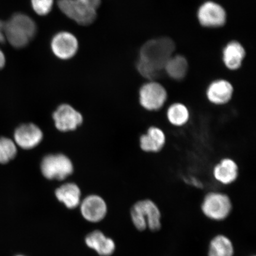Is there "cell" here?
<instances>
[{
	"label": "cell",
	"mask_w": 256,
	"mask_h": 256,
	"mask_svg": "<svg viewBox=\"0 0 256 256\" xmlns=\"http://www.w3.org/2000/svg\"><path fill=\"white\" fill-rule=\"evenodd\" d=\"M175 50L174 42L168 38L150 40L144 44L140 50L137 64L139 72L147 79H156L164 69L168 60Z\"/></svg>",
	"instance_id": "obj_1"
},
{
	"label": "cell",
	"mask_w": 256,
	"mask_h": 256,
	"mask_svg": "<svg viewBox=\"0 0 256 256\" xmlns=\"http://www.w3.org/2000/svg\"><path fill=\"white\" fill-rule=\"evenodd\" d=\"M234 249L232 242L224 235H218L211 240L208 256H233Z\"/></svg>",
	"instance_id": "obj_20"
},
{
	"label": "cell",
	"mask_w": 256,
	"mask_h": 256,
	"mask_svg": "<svg viewBox=\"0 0 256 256\" xmlns=\"http://www.w3.org/2000/svg\"><path fill=\"white\" fill-rule=\"evenodd\" d=\"M166 143V136L161 128L152 126L139 138V146L144 152L156 154L162 152Z\"/></svg>",
	"instance_id": "obj_13"
},
{
	"label": "cell",
	"mask_w": 256,
	"mask_h": 256,
	"mask_svg": "<svg viewBox=\"0 0 256 256\" xmlns=\"http://www.w3.org/2000/svg\"><path fill=\"white\" fill-rule=\"evenodd\" d=\"M162 217L158 204L150 199L138 200L131 208V220L134 226L140 232L147 227L152 232L159 231L162 228Z\"/></svg>",
	"instance_id": "obj_3"
},
{
	"label": "cell",
	"mask_w": 256,
	"mask_h": 256,
	"mask_svg": "<svg viewBox=\"0 0 256 256\" xmlns=\"http://www.w3.org/2000/svg\"></svg>",
	"instance_id": "obj_28"
},
{
	"label": "cell",
	"mask_w": 256,
	"mask_h": 256,
	"mask_svg": "<svg viewBox=\"0 0 256 256\" xmlns=\"http://www.w3.org/2000/svg\"><path fill=\"white\" fill-rule=\"evenodd\" d=\"M57 5L64 15L80 25L91 24L97 17V9L81 0H58Z\"/></svg>",
	"instance_id": "obj_6"
},
{
	"label": "cell",
	"mask_w": 256,
	"mask_h": 256,
	"mask_svg": "<svg viewBox=\"0 0 256 256\" xmlns=\"http://www.w3.org/2000/svg\"><path fill=\"white\" fill-rule=\"evenodd\" d=\"M52 117L56 129L60 132L74 130L83 122L82 114L68 104L60 105Z\"/></svg>",
	"instance_id": "obj_9"
},
{
	"label": "cell",
	"mask_w": 256,
	"mask_h": 256,
	"mask_svg": "<svg viewBox=\"0 0 256 256\" xmlns=\"http://www.w3.org/2000/svg\"><path fill=\"white\" fill-rule=\"evenodd\" d=\"M86 244L101 256H110L116 248L113 240L107 238L100 231H94L86 238Z\"/></svg>",
	"instance_id": "obj_16"
},
{
	"label": "cell",
	"mask_w": 256,
	"mask_h": 256,
	"mask_svg": "<svg viewBox=\"0 0 256 256\" xmlns=\"http://www.w3.org/2000/svg\"><path fill=\"white\" fill-rule=\"evenodd\" d=\"M15 144L24 150L35 148L43 140L44 134L40 128L34 124H21L15 130Z\"/></svg>",
	"instance_id": "obj_12"
},
{
	"label": "cell",
	"mask_w": 256,
	"mask_h": 256,
	"mask_svg": "<svg viewBox=\"0 0 256 256\" xmlns=\"http://www.w3.org/2000/svg\"><path fill=\"white\" fill-rule=\"evenodd\" d=\"M167 90L158 82H150L140 88L139 102L143 110L149 112H158L164 106L168 100Z\"/></svg>",
	"instance_id": "obj_7"
},
{
	"label": "cell",
	"mask_w": 256,
	"mask_h": 256,
	"mask_svg": "<svg viewBox=\"0 0 256 256\" xmlns=\"http://www.w3.org/2000/svg\"><path fill=\"white\" fill-rule=\"evenodd\" d=\"M18 150L14 142L8 138H0V163L6 164L14 159Z\"/></svg>",
	"instance_id": "obj_22"
},
{
	"label": "cell",
	"mask_w": 256,
	"mask_h": 256,
	"mask_svg": "<svg viewBox=\"0 0 256 256\" xmlns=\"http://www.w3.org/2000/svg\"><path fill=\"white\" fill-rule=\"evenodd\" d=\"M233 203L228 194L222 192L210 191L204 195L200 210L208 218L220 222L232 214Z\"/></svg>",
	"instance_id": "obj_4"
},
{
	"label": "cell",
	"mask_w": 256,
	"mask_h": 256,
	"mask_svg": "<svg viewBox=\"0 0 256 256\" xmlns=\"http://www.w3.org/2000/svg\"><path fill=\"white\" fill-rule=\"evenodd\" d=\"M80 206L82 216L88 222H100L106 216V203L103 198L98 195H89L81 201Z\"/></svg>",
	"instance_id": "obj_11"
},
{
	"label": "cell",
	"mask_w": 256,
	"mask_h": 256,
	"mask_svg": "<svg viewBox=\"0 0 256 256\" xmlns=\"http://www.w3.org/2000/svg\"><path fill=\"white\" fill-rule=\"evenodd\" d=\"M245 56L244 47L236 41L227 44L223 50V62L227 68L231 70L240 68Z\"/></svg>",
	"instance_id": "obj_18"
},
{
	"label": "cell",
	"mask_w": 256,
	"mask_h": 256,
	"mask_svg": "<svg viewBox=\"0 0 256 256\" xmlns=\"http://www.w3.org/2000/svg\"><path fill=\"white\" fill-rule=\"evenodd\" d=\"M234 94L233 86L225 80H218L208 86L206 96L211 104L222 106L232 100Z\"/></svg>",
	"instance_id": "obj_15"
},
{
	"label": "cell",
	"mask_w": 256,
	"mask_h": 256,
	"mask_svg": "<svg viewBox=\"0 0 256 256\" xmlns=\"http://www.w3.org/2000/svg\"><path fill=\"white\" fill-rule=\"evenodd\" d=\"M92 7L97 9L101 4V0H81Z\"/></svg>",
	"instance_id": "obj_24"
},
{
	"label": "cell",
	"mask_w": 256,
	"mask_h": 256,
	"mask_svg": "<svg viewBox=\"0 0 256 256\" xmlns=\"http://www.w3.org/2000/svg\"><path fill=\"white\" fill-rule=\"evenodd\" d=\"M50 50L54 55L60 60H69L78 52L79 44L74 34L68 31L58 32L51 40Z\"/></svg>",
	"instance_id": "obj_8"
},
{
	"label": "cell",
	"mask_w": 256,
	"mask_h": 256,
	"mask_svg": "<svg viewBox=\"0 0 256 256\" xmlns=\"http://www.w3.org/2000/svg\"><path fill=\"white\" fill-rule=\"evenodd\" d=\"M4 24L0 20V42L4 41L5 39L4 33Z\"/></svg>",
	"instance_id": "obj_25"
},
{
	"label": "cell",
	"mask_w": 256,
	"mask_h": 256,
	"mask_svg": "<svg viewBox=\"0 0 256 256\" xmlns=\"http://www.w3.org/2000/svg\"><path fill=\"white\" fill-rule=\"evenodd\" d=\"M6 64V57L4 53L0 49V70L2 69L4 66Z\"/></svg>",
	"instance_id": "obj_26"
},
{
	"label": "cell",
	"mask_w": 256,
	"mask_h": 256,
	"mask_svg": "<svg viewBox=\"0 0 256 256\" xmlns=\"http://www.w3.org/2000/svg\"><path fill=\"white\" fill-rule=\"evenodd\" d=\"M188 64L185 58L181 56H172L164 66L168 74L174 80L183 79L188 72Z\"/></svg>",
	"instance_id": "obj_21"
},
{
	"label": "cell",
	"mask_w": 256,
	"mask_h": 256,
	"mask_svg": "<svg viewBox=\"0 0 256 256\" xmlns=\"http://www.w3.org/2000/svg\"><path fill=\"white\" fill-rule=\"evenodd\" d=\"M198 18L204 27L219 28L226 24V14L222 6L215 2H207L198 10Z\"/></svg>",
	"instance_id": "obj_10"
},
{
	"label": "cell",
	"mask_w": 256,
	"mask_h": 256,
	"mask_svg": "<svg viewBox=\"0 0 256 256\" xmlns=\"http://www.w3.org/2000/svg\"><path fill=\"white\" fill-rule=\"evenodd\" d=\"M30 2L35 14L40 16L49 14L54 5V0H30Z\"/></svg>",
	"instance_id": "obj_23"
},
{
	"label": "cell",
	"mask_w": 256,
	"mask_h": 256,
	"mask_svg": "<svg viewBox=\"0 0 256 256\" xmlns=\"http://www.w3.org/2000/svg\"></svg>",
	"instance_id": "obj_27"
},
{
	"label": "cell",
	"mask_w": 256,
	"mask_h": 256,
	"mask_svg": "<svg viewBox=\"0 0 256 256\" xmlns=\"http://www.w3.org/2000/svg\"><path fill=\"white\" fill-rule=\"evenodd\" d=\"M37 25L30 16L18 12L4 24L5 39L16 48H23L37 34Z\"/></svg>",
	"instance_id": "obj_2"
},
{
	"label": "cell",
	"mask_w": 256,
	"mask_h": 256,
	"mask_svg": "<svg viewBox=\"0 0 256 256\" xmlns=\"http://www.w3.org/2000/svg\"><path fill=\"white\" fill-rule=\"evenodd\" d=\"M40 170L46 178L62 181L72 174L74 166L72 160L63 154H51L42 160Z\"/></svg>",
	"instance_id": "obj_5"
},
{
	"label": "cell",
	"mask_w": 256,
	"mask_h": 256,
	"mask_svg": "<svg viewBox=\"0 0 256 256\" xmlns=\"http://www.w3.org/2000/svg\"><path fill=\"white\" fill-rule=\"evenodd\" d=\"M166 116L172 126L181 128L186 126L190 120L191 114L186 106L180 102H176L167 108Z\"/></svg>",
	"instance_id": "obj_19"
},
{
	"label": "cell",
	"mask_w": 256,
	"mask_h": 256,
	"mask_svg": "<svg viewBox=\"0 0 256 256\" xmlns=\"http://www.w3.org/2000/svg\"><path fill=\"white\" fill-rule=\"evenodd\" d=\"M214 180L222 186H229L238 180L239 167L234 160L224 158L217 163L212 169Z\"/></svg>",
	"instance_id": "obj_14"
},
{
	"label": "cell",
	"mask_w": 256,
	"mask_h": 256,
	"mask_svg": "<svg viewBox=\"0 0 256 256\" xmlns=\"http://www.w3.org/2000/svg\"><path fill=\"white\" fill-rule=\"evenodd\" d=\"M55 194L57 200L68 209H75L81 203V190L76 184H63L56 188Z\"/></svg>",
	"instance_id": "obj_17"
}]
</instances>
